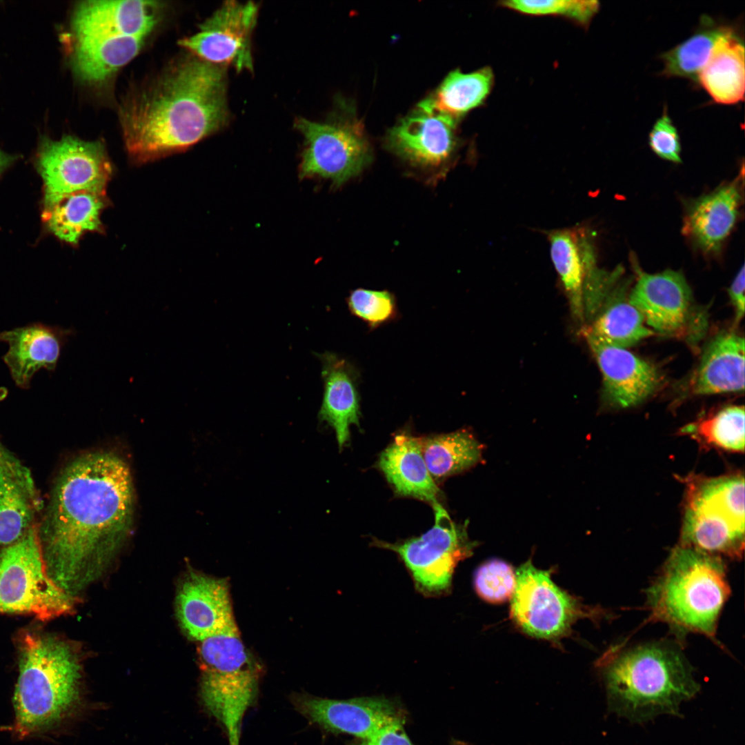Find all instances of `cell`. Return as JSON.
Returning <instances> with one entry per match:
<instances>
[{
	"label": "cell",
	"mask_w": 745,
	"mask_h": 745,
	"mask_svg": "<svg viewBox=\"0 0 745 745\" xmlns=\"http://www.w3.org/2000/svg\"><path fill=\"white\" fill-rule=\"evenodd\" d=\"M134 491L127 464L110 452L81 455L61 472L44 530L54 582L74 597L95 579L130 534Z\"/></svg>",
	"instance_id": "1"
},
{
	"label": "cell",
	"mask_w": 745,
	"mask_h": 745,
	"mask_svg": "<svg viewBox=\"0 0 745 745\" xmlns=\"http://www.w3.org/2000/svg\"><path fill=\"white\" fill-rule=\"evenodd\" d=\"M120 112L124 142L134 161L186 149L226 126V69L192 55L134 94Z\"/></svg>",
	"instance_id": "2"
},
{
	"label": "cell",
	"mask_w": 745,
	"mask_h": 745,
	"mask_svg": "<svg viewBox=\"0 0 745 745\" xmlns=\"http://www.w3.org/2000/svg\"><path fill=\"white\" fill-rule=\"evenodd\" d=\"M609 652L599 662L610 710L633 722L659 715L679 716V706L699 691L679 648L648 643Z\"/></svg>",
	"instance_id": "3"
},
{
	"label": "cell",
	"mask_w": 745,
	"mask_h": 745,
	"mask_svg": "<svg viewBox=\"0 0 745 745\" xmlns=\"http://www.w3.org/2000/svg\"><path fill=\"white\" fill-rule=\"evenodd\" d=\"M163 6L154 1H84L70 23V62L84 83L108 79L139 52L159 23Z\"/></svg>",
	"instance_id": "4"
},
{
	"label": "cell",
	"mask_w": 745,
	"mask_h": 745,
	"mask_svg": "<svg viewBox=\"0 0 745 745\" xmlns=\"http://www.w3.org/2000/svg\"><path fill=\"white\" fill-rule=\"evenodd\" d=\"M731 593L719 557L675 547L646 591L650 619L681 633L715 639L717 621Z\"/></svg>",
	"instance_id": "5"
},
{
	"label": "cell",
	"mask_w": 745,
	"mask_h": 745,
	"mask_svg": "<svg viewBox=\"0 0 745 745\" xmlns=\"http://www.w3.org/2000/svg\"><path fill=\"white\" fill-rule=\"evenodd\" d=\"M20 648L14 728L29 735L50 730L71 712L79 699L81 668L71 647L52 637L27 633Z\"/></svg>",
	"instance_id": "6"
},
{
	"label": "cell",
	"mask_w": 745,
	"mask_h": 745,
	"mask_svg": "<svg viewBox=\"0 0 745 745\" xmlns=\"http://www.w3.org/2000/svg\"><path fill=\"white\" fill-rule=\"evenodd\" d=\"M199 643L201 700L224 728L228 745H239L243 718L257 695L259 667L238 628Z\"/></svg>",
	"instance_id": "7"
},
{
	"label": "cell",
	"mask_w": 745,
	"mask_h": 745,
	"mask_svg": "<svg viewBox=\"0 0 745 745\" xmlns=\"http://www.w3.org/2000/svg\"><path fill=\"white\" fill-rule=\"evenodd\" d=\"M74 597L48 573L38 530L31 526L0 554V613L30 614L41 620L70 612Z\"/></svg>",
	"instance_id": "8"
},
{
	"label": "cell",
	"mask_w": 745,
	"mask_h": 745,
	"mask_svg": "<svg viewBox=\"0 0 745 745\" xmlns=\"http://www.w3.org/2000/svg\"><path fill=\"white\" fill-rule=\"evenodd\" d=\"M435 523L419 537L395 543L373 538L372 545L395 553L410 575L415 589L424 596L446 595L451 590L458 563L469 557L475 546L466 527L455 524L440 504L433 506Z\"/></svg>",
	"instance_id": "9"
},
{
	"label": "cell",
	"mask_w": 745,
	"mask_h": 745,
	"mask_svg": "<svg viewBox=\"0 0 745 745\" xmlns=\"http://www.w3.org/2000/svg\"><path fill=\"white\" fill-rule=\"evenodd\" d=\"M295 127L304 138L299 167L302 178L319 177L340 186L371 160L363 128L352 116L337 114L326 122L299 118Z\"/></svg>",
	"instance_id": "10"
},
{
	"label": "cell",
	"mask_w": 745,
	"mask_h": 745,
	"mask_svg": "<svg viewBox=\"0 0 745 745\" xmlns=\"http://www.w3.org/2000/svg\"><path fill=\"white\" fill-rule=\"evenodd\" d=\"M511 617L525 633L548 640L566 635L581 617L600 618L601 610L582 605L558 587L550 573L535 567L530 559L516 572Z\"/></svg>",
	"instance_id": "11"
},
{
	"label": "cell",
	"mask_w": 745,
	"mask_h": 745,
	"mask_svg": "<svg viewBox=\"0 0 745 745\" xmlns=\"http://www.w3.org/2000/svg\"><path fill=\"white\" fill-rule=\"evenodd\" d=\"M37 166L44 184V208L79 191L106 192L112 167L104 145L65 135L43 137Z\"/></svg>",
	"instance_id": "12"
},
{
	"label": "cell",
	"mask_w": 745,
	"mask_h": 745,
	"mask_svg": "<svg viewBox=\"0 0 745 745\" xmlns=\"http://www.w3.org/2000/svg\"><path fill=\"white\" fill-rule=\"evenodd\" d=\"M257 15L258 6L252 1H226L196 34L181 39L179 44L208 63L252 71L251 37Z\"/></svg>",
	"instance_id": "13"
},
{
	"label": "cell",
	"mask_w": 745,
	"mask_h": 745,
	"mask_svg": "<svg viewBox=\"0 0 745 745\" xmlns=\"http://www.w3.org/2000/svg\"><path fill=\"white\" fill-rule=\"evenodd\" d=\"M456 123L426 99L388 132L387 145L413 163L438 166L449 159L456 149Z\"/></svg>",
	"instance_id": "14"
},
{
	"label": "cell",
	"mask_w": 745,
	"mask_h": 745,
	"mask_svg": "<svg viewBox=\"0 0 745 745\" xmlns=\"http://www.w3.org/2000/svg\"><path fill=\"white\" fill-rule=\"evenodd\" d=\"M177 613L186 634L199 642L238 628L229 585L223 578L189 573L178 590Z\"/></svg>",
	"instance_id": "15"
},
{
	"label": "cell",
	"mask_w": 745,
	"mask_h": 745,
	"mask_svg": "<svg viewBox=\"0 0 745 745\" xmlns=\"http://www.w3.org/2000/svg\"><path fill=\"white\" fill-rule=\"evenodd\" d=\"M603 379V396L610 406L626 408L639 404L659 386L657 368L624 348L610 345L583 330Z\"/></svg>",
	"instance_id": "16"
},
{
	"label": "cell",
	"mask_w": 745,
	"mask_h": 745,
	"mask_svg": "<svg viewBox=\"0 0 745 745\" xmlns=\"http://www.w3.org/2000/svg\"><path fill=\"white\" fill-rule=\"evenodd\" d=\"M292 702L299 713L324 728L363 739L401 719L391 702L377 697L335 700L297 694Z\"/></svg>",
	"instance_id": "17"
},
{
	"label": "cell",
	"mask_w": 745,
	"mask_h": 745,
	"mask_svg": "<svg viewBox=\"0 0 745 745\" xmlns=\"http://www.w3.org/2000/svg\"><path fill=\"white\" fill-rule=\"evenodd\" d=\"M628 300L653 330L675 335L686 328L692 295L680 272L668 270L655 274L642 273Z\"/></svg>",
	"instance_id": "18"
},
{
	"label": "cell",
	"mask_w": 745,
	"mask_h": 745,
	"mask_svg": "<svg viewBox=\"0 0 745 745\" xmlns=\"http://www.w3.org/2000/svg\"><path fill=\"white\" fill-rule=\"evenodd\" d=\"M74 332L71 328L39 322L0 332V341L8 345L2 359L15 385L28 389L37 372L42 368L54 371L62 348Z\"/></svg>",
	"instance_id": "19"
},
{
	"label": "cell",
	"mask_w": 745,
	"mask_h": 745,
	"mask_svg": "<svg viewBox=\"0 0 745 745\" xmlns=\"http://www.w3.org/2000/svg\"><path fill=\"white\" fill-rule=\"evenodd\" d=\"M318 357L324 382L319 419L334 429L342 450L349 441L350 426H359V372L349 361L334 352H325Z\"/></svg>",
	"instance_id": "20"
},
{
	"label": "cell",
	"mask_w": 745,
	"mask_h": 745,
	"mask_svg": "<svg viewBox=\"0 0 745 745\" xmlns=\"http://www.w3.org/2000/svg\"><path fill=\"white\" fill-rule=\"evenodd\" d=\"M744 529L721 508L685 499L679 544L719 557L739 559L744 549Z\"/></svg>",
	"instance_id": "21"
},
{
	"label": "cell",
	"mask_w": 745,
	"mask_h": 745,
	"mask_svg": "<svg viewBox=\"0 0 745 745\" xmlns=\"http://www.w3.org/2000/svg\"><path fill=\"white\" fill-rule=\"evenodd\" d=\"M741 195L737 181L724 184L688 207L684 232L706 252L718 251L737 221Z\"/></svg>",
	"instance_id": "22"
},
{
	"label": "cell",
	"mask_w": 745,
	"mask_h": 745,
	"mask_svg": "<svg viewBox=\"0 0 745 745\" xmlns=\"http://www.w3.org/2000/svg\"><path fill=\"white\" fill-rule=\"evenodd\" d=\"M690 386L695 395L744 391V337L733 332L715 336L705 348Z\"/></svg>",
	"instance_id": "23"
},
{
	"label": "cell",
	"mask_w": 745,
	"mask_h": 745,
	"mask_svg": "<svg viewBox=\"0 0 745 745\" xmlns=\"http://www.w3.org/2000/svg\"><path fill=\"white\" fill-rule=\"evenodd\" d=\"M378 466L400 495L439 504V490L426 464L421 438L401 433L381 453Z\"/></svg>",
	"instance_id": "24"
},
{
	"label": "cell",
	"mask_w": 745,
	"mask_h": 745,
	"mask_svg": "<svg viewBox=\"0 0 745 745\" xmlns=\"http://www.w3.org/2000/svg\"><path fill=\"white\" fill-rule=\"evenodd\" d=\"M744 43L731 29L716 42L697 83L716 103L734 104L744 99Z\"/></svg>",
	"instance_id": "25"
},
{
	"label": "cell",
	"mask_w": 745,
	"mask_h": 745,
	"mask_svg": "<svg viewBox=\"0 0 745 745\" xmlns=\"http://www.w3.org/2000/svg\"><path fill=\"white\" fill-rule=\"evenodd\" d=\"M109 201L106 192L79 191L66 195L44 208L43 218L60 239L77 244L87 232L103 231L100 217Z\"/></svg>",
	"instance_id": "26"
},
{
	"label": "cell",
	"mask_w": 745,
	"mask_h": 745,
	"mask_svg": "<svg viewBox=\"0 0 745 745\" xmlns=\"http://www.w3.org/2000/svg\"><path fill=\"white\" fill-rule=\"evenodd\" d=\"M554 267L562 281L574 319L584 321V288L587 268L593 261L586 254L584 236L574 229H560L548 235Z\"/></svg>",
	"instance_id": "27"
},
{
	"label": "cell",
	"mask_w": 745,
	"mask_h": 745,
	"mask_svg": "<svg viewBox=\"0 0 745 745\" xmlns=\"http://www.w3.org/2000/svg\"><path fill=\"white\" fill-rule=\"evenodd\" d=\"M616 290L595 317L592 325L584 330L612 346H633L654 332L646 326L642 313L624 298V291Z\"/></svg>",
	"instance_id": "28"
},
{
	"label": "cell",
	"mask_w": 745,
	"mask_h": 745,
	"mask_svg": "<svg viewBox=\"0 0 745 745\" xmlns=\"http://www.w3.org/2000/svg\"><path fill=\"white\" fill-rule=\"evenodd\" d=\"M494 77L488 66L468 73L457 69L450 72L434 95L427 99L434 108L457 121L484 103L493 87Z\"/></svg>",
	"instance_id": "29"
},
{
	"label": "cell",
	"mask_w": 745,
	"mask_h": 745,
	"mask_svg": "<svg viewBox=\"0 0 745 745\" xmlns=\"http://www.w3.org/2000/svg\"><path fill=\"white\" fill-rule=\"evenodd\" d=\"M421 446L433 479H442L468 469L481 455V444L466 430L421 438Z\"/></svg>",
	"instance_id": "30"
},
{
	"label": "cell",
	"mask_w": 745,
	"mask_h": 745,
	"mask_svg": "<svg viewBox=\"0 0 745 745\" xmlns=\"http://www.w3.org/2000/svg\"><path fill=\"white\" fill-rule=\"evenodd\" d=\"M34 488L30 475L0 473V544L10 545L31 527Z\"/></svg>",
	"instance_id": "31"
},
{
	"label": "cell",
	"mask_w": 745,
	"mask_h": 745,
	"mask_svg": "<svg viewBox=\"0 0 745 745\" xmlns=\"http://www.w3.org/2000/svg\"><path fill=\"white\" fill-rule=\"evenodd\" d=\"M744 408L728 406L684 426L680 432L705 447L744 451Z\"/></svg>",
	"instance_id": "32"
},
{
	"label": "cell",
	"mask_w": 745,
	"mask_h": 745,
	"mask_svg": "<svg viewBox=\"0 0 745 745\" xmlns=\"http://www.w3.org/2000/svg\"><path fill=\"white\" fill-rule=\"evenodd\" d=\"M695 33L662 54V74L686 78L697 83L698 74L718 39L732 28L704 21Z\"/></svg>",
	"instance_id": "33"
},
{
	"label": "cell",
	"mask_w": 745,
	"mask_h": 745,
	"mask_svg": "<svg viewBox=\"0 0 745 745\" xmlns=\"http://www.w3.org/2000/svg\"><path fill=\"white\" fill-rule=\"evenodd\" d=\"M501 5L528 15L566 17L583 26L590 23L599 8V3L593 0H510Z\"/></svg>",
	"instance_id": "34"
},
{
	"label": "cell",
	"mask_w": 745,
	"mask_h": 745,
	"mask_svg": "<svg viewBox=\"0 0 745 745\" xmlns=\"http://www.w3.org/2000/svg\"><path fill=\"white\" fill-rule=\"evenodd\" d=\"M347 305L351 314L370 329L388 323L398 315L396 299L386 290L355 289L348 297Z\"/></svg>",
	"instance_id": "35"
},
{
	"label": "cell",
	"mask_w": 745,
	"mask_h": 745,
	"mask_svg": "<svg viewBox=\"0 0 745 745\" xmlns=\"http://www.w3.org/2000/svg\"><path fill=\"white\" fill-rule=\"evenodd\" d=\"M474 586L477 593L484 600L502 603L513 595L516 574L508 563L500 559H491L476 570Z\"/></svg>",
	"instance_id": "36"
},
{
	"label": "cell",
	"mask_w": 745,
	"mask_h": 745,
	"mask_svg": "<svg viewBox=\"0 0 745 745\" xmlns=\"http://www.w3.org/2000/svg\"><path fill=\"white\" fill-rule=\"evenodd\" d=\"M648 143L651 150L660 158L674 163L682 161L679 136L666 111L653 126L648 136Z\"/></svg>",
	"instance_id": "37"
},
{
	"label": "cell",
	"mask_w": 745,
	"mask_h": 745,
	"mask_svg": "<svg viewBox=\"0 0 745 745\" xmlns=\"http://www.w3.org/2000/svg\"><path fill=\"white\" fill-rule=\"evenodd\" d=\"M359 745H413L402 726L401 719L392 722L363 739Z\"/></svg>",
	"instance_id": "38"
},
{
	"label": "cell",
	"mask_w": 745,
	"mask_h": 745,
	"mask_svg": "<svg viewBox=\"0 0 745 745\" xmlns=\"http://www.w3.org/2000/svg\"><path fill=\"white\" fill-rule=\"evenodd\" d=\"M744 266H742L728 289L729 297L735 309L736 323H739L744 315Z\"/></svg>",
	"instance_id": "39"
},
{
	"label": "cell",
	"mask_w": 745,
	"mask_h": 745,
	"mask_svg": "<svg viewBox=\"0 0 745 745\" xmlns=\"http://www.w3.org/2000/svg\"><path fill=\"white\" fill-rule=\"evenodd\" d=\"M25 474L28 472L11 457L0 444V473Z\"/></svg>",
	"instance_id": "40"
},
{
	"label": "cell",
	"mask_w": 745,
	"mask_h": 745,
	"mask_svg": "<svg viewBox=\"0 0 745 745\" xmlns=\"http://www.w3.org/2000/svg\"><path fill=\"white\" fill-rule=\"evenodd\" d=\"M16 157L3 152L0 148V174L15 159Z\"/></svg>",
	"instance_id": "41"
}]
</instances>
